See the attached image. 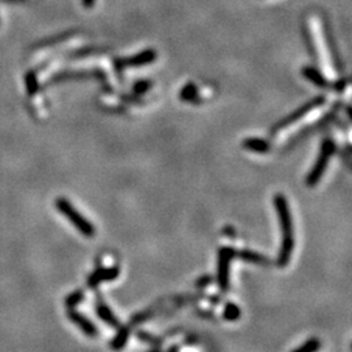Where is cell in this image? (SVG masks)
<instances>
[{
    "mask_svg": "<svg viewBox=\"0 0 352 352\" xmlns=\"http://www.w3.org/2000/svg\"><path fill=\"white\" fill-rule=\"evenodd\" d=\"M274 208L276 211L279 225L282 230V244L276 256V265L279 268H286L290 264L295 248V236H293V222L291 215L287 198L282 193H276L274 197Z\"/></svg>",
    "mask_w": 352,
    "mask_h": 352,
    "instance_id": "cell-3",
    "label": "cell"
},
{
    "mask_svg": "<svg viewBox=\"0 0 352 352\" xmlns=\"http://www.w3.org/2000/svg\"><path fill=\"white\" fill-rule=\"evenodd\" d=\"M82 302H84V292H82L81 290H77L67 296V299H65V305H67L68 309H73L77 305L81 304Z\"/></svg>",
    "mask_w": 352,
    "mask_h": 352,
    "instance_id": "cell-18",
    "label": "cell"
},
{
    "mask_svg": "<svg viewBox=\"0 0 352 352\" xmlns=\"http://www.w3.org/2000/svg\"><path fill=\"white\" fill-rule=\"evenodd\" d=\"M325 104H326V98L325 97H317L313 101L308 102L302 108H299L296 113L286 118L285 120L278 123L274 127L271 136L274 138H279L282 136L292 135V133L299 132V129L308 127L316 121L317 119L322 118L325 113Z\"/></svg>",
    "mask_w": 352,
    "mask_h": 352,
    "instance_id": "cell-2",
    "label": "cell"
},
{
    "mask_svg": "<svg viewBox=\"0 0 352 352\" xmlns=\"http://www.w3.org/2000/svg\"><path fill=\"white\" fill-rule=\"evenodd\" d=\"M234 258H236V249L232 247H222L218 251L217 282L222 292L230 291V270Z\"/></svg>",
    "mask_w": 352,
    "mask_h": 352,
    "instance_id": "cell-6",
    "label": "cell"
},
{
    "mask_svg": "<svg viewBox=\"0 0 352 352\" xmlns=\"http://www.w3.org/2000/svg\"><path fill=\"white\" fill-rule=\"evenodd\" d=\"M96 312H97V314H98L99 319H101L104 324H107L108 326H111V327L120 326V321H119V319L116 317L115 313L110 309V307H108L106 303L102 302V300H98V303H97Z\"/></svg>",
    "mask_w": 352,
    "mask_h": 352,
    "instance_id": "cell-11",
    "label": "cell"
},
{
    "mask_svg": "<svg viewBox=\"0 0 352 352\" xmlns=\"http://www.w3.org/2000/svg\"><path fill=\"white\" fill-rule=\"evenodd\" d=\"M137 339L140 342H142V343H146L149 344V346H153V347H161L162 344H163V339L159 338V337L154 336V334H152V332H147V331H144V330H140V331H137Z\"/></svg>",
    "mask_w": 352,
    "mask_h": 352,
    "instance_id": "cell-16",
    "label": "cell"
},
{
    "mask_svg": "<svg viewBox=\"0 0 352 352\" xmlns=\"http://www.w3.org/2000/svg\"><path fill=\"white\" fill-rule=\"evenodd\" d=\"M223 234H225V236L230 237V239H234V237H235V230L231 227V226H227V227L223 228Z\"/></svg>",
    "mask_w": 352,
    "mask_h": 352,
    "instance_id": "cell-22",
    "label": "cell"
},
{
    "mask_svg": "<svg viewBox=\"0 0 352 352\" xmlns=\"http://www.w3.org/2000/svg\"><path fill=\"white\" fill-rule=\"evenodd\" d=\"M243 147L253 153H258V154H266L270 152L271 144L264 138L249 137L243 141Z\"/></svg>",
    "mask_w": 352,
    "mask_h": 352,
    "instance_id": "cell-13",
    "label": "cell"
},
{
    "mask_svg": "<svg viewBox=\"0 0 352 352\" xmlns=\"http://www.w3.org/2000/svg\"><path fill=\"white\" fill-rule=\"evenodd\" d=\"M150 85H152V82L150 81H138L135 84V91L138 94H142V93H146L147 90H149Z\"/></svg>",
    "mask_w": 352,
    "mask_h": 352,
    "instance_id": "cell-21",
    "label": "cell"
},
{
    "mask_svg": "<svg viewBox=\"0 0 352 352\" xmlns=\"http://www.w3.org/2000/svg\"><path fill=\"white\" fill-rule=\"evenodd\" d=\"M308 41H309L310 52L317 60L320 67L324 69V75L329 80H337L339 67L337 64L336 55L331 48L329 35L325 30L322 20L316 14H309L305 20Z\"/></svg>",
    "mask_w": 352,
    "mask_h": 352,
    "instance_id": "cell-1",
    "label": "cell"
},
{
    "mask_svg": "<svg viewBox=\"0 0 352 352\" xmlns=\"http://www.w3.org/2000/svg\"><path fill=\"white\" fill-rule=\"evenodd\" d=\"M82 3H84V6L86 8H91L94 6V3H96V0H82Z\"/></svg>",
    "mask_w": 352,
    "mask_h": 352,
    "instance_id": "cell-24",
    "label": "cell"
},
{
    "mask_svg": "<svg viewBox=\"0 0 352 352\" xmlns=\"http://www.w3.org/2000/svg\"><path fill=\"white\" fill-rule=\"evenodd\" d=\"M131 336L129 326H119L118 332L110 342V347L114 351H121L128 343Z\"/></svg>",
    "mask_w": 352,
    "mask_h": 352,
    "instance_id": "cell-14",
    "label": "cell"
},
{
    "mask_svg": "<svg viewBox=\"0 0 352 352\" xmlns=\"http://www.w3.org/2000/svg\"><path fill=\"white\" fill-rule=\"evenodd\" d=\"M169 352H179V347L178 346H172L171 348H170Z\"/></svg>",
    "mask_w": 352,
    "mask_h": 352,
    "instance_id": "cell-25",
    "label": "cell"
},
{
    "mask_svg": "<svg viewBox=\"0 0 352 352\" xmlns=\"http://www.w3.org/2000/svg\"><path fill=\"white\" fill-rule=\"evenodd\" d=\"M302 73H303V76H304L305 79L308 80V81H310L312 84H314L316 86H320V87H330L331 86V82H330V80L327 79V77L325 76L324 73H322L321 70L317 69V68L309 67V65H307V67L303 68Z\"/></svg>",
    "mask_w": 352,
    "mask_h": 352,
    "instance_id": "cell-10",
    "label": "cell"
},
{
    "mask_svg": "<svg viewBox=\"0 0 352 352\" xmlns=\"http://www.w3.org/2000/svg\"><path fill=\"white\" fill-rule=\"evenodd\" d=\"M68 319L73 322V324L84 332L85 336L91 337V338L98 336V327L96 326L94 322H91L90 320L87 319L86 316L82 314V313L77 312V310L75 309H69L68 310Z\"/></svg>",
    "mask_w": 352,
    "mask_h": 352,
    "instance_id": "cell-8",
    "label": "cell"
},
{
    "mask_svg": "<svg viewBox=\"0 0 352 352\" xmlns=\"http://www.w3.org/2000/svg\"><path fill=\"white\" fill-rule=\"evenodd\" d=\"M119 275H120V269L118 266L98 268L87 278V286L90 288H97L101 283H104V282L115 281Z\"/></svg>",
    "mask_w": 352,
    "mask_h": 352,
    "instance_id": "cell-7",
    "label": "cell"
},
{
    "mask_svg": "<svg viewBox=\"0 0 352 352\" xmlns=\"http://www.w3.org/2000/svg\"><path fill=\"white\" fill-rule=\"evenodd\" d=\"M55 206L59 210V213H62L73 225V227L76 228L77 231L81 232L84 236L93 237L96 235V228H94L93 223L89 222L67 198L59 197L55 201Z\"/></svg>",
    "mask_w": 352,
    "mask_h": 352,
    "instance_id": "cell-4",
    "label": "cell"
},
{
    "mask_svg": "<svg viewBox=\"0 0 352 352\" xmlns=\"http://www.w3.org/2000/svg\"><path fill=\"white\" fill-rule=\"evenodd\" d=\"M208 300L211 303V304H214V305L219 304V303H220V298H219V296H218V295H217V296H215V295L209 296Z\"/></svg>",
    "mask_w": 352,
    "mask_h": 352,
    "instance_id": "cell-23",
    "label": "cell"
},
{
    "mask_svg": "<svg viewBox=\"0 0 352 352\" xmlns=\"http://www.w3.org/2000/svg\"><path fill=\"white\" fill-rule=\"evenodd\" d=\"M147 352H162V349H159V347H154V348L150 349V351Z\"/></svg>",
    "mask_w": 352,
    "mask_h": 352,
    "instance_id": "cell-26",
    "label": "cell"
},
{
    "mask_svg": "<svg viewBox=\"0 0 352 352\" xmlns=\"http://www.w3.org/2000/svg\"><path fill=\"white\" fill-rule=\"evenodd\" d=\"M321 347V342L317 338H309L307 342L302 344V346L296 347L291 352H317Z\"/></svg>",
    "mask_w": 352,
    "mask_h": 352,
    "instance_id": "cell-17",
    "label": "cell"
},
{
    "mask_svg": "<svg viewBox=\"0 0 352 352\" xmlns=\"http://www.w3.org/2000/svg\"><path fill=\"white\" fill-rule=\"evenodd\" d=\"M236 257L244 262H249V264H256V265L268 266L270 264V260L266 256L258 252L251 251V249H240L236 251Z\"/></svg>",
    "mask_w": 352,
    "mask_h": 352,
    "instance_id": "cell-12",
    "label": "cell"
},
{
    "mask_svg": "<svg viewBox=\"0 0 352 352\" xmlns=\"http://www.w3.org/2000/svg\"><path fill=\"white\" fill-rule=\"evenodd\" d=\"M180 97H181V99H183V101L197 102V99H196V98H198L197 87H196L195 85H192V84L187 85L183 90H181Z\"/></svg>",
    "mask_w": 352,
    "mask_h": 352,
    "instance_id": "cell-19",
    "label": "cell"
},
{
    "mask_svg": "<svg viewBox=\"0 0 352 352\" xmlns=\"http://www.w3.org/2000/svg\"><path fill=\"white\" fill-rule=\"evenodd\" d=\"M336 153V144L332 140H325L321 145V149H320V154L316 159L314 166L312 167V170L308 174L307 179H305V183H307L308 187H316L317 184L320 183V180L324 176L325 171L327 169V164H329L330 158L334 155Z\"/></svg>",
    "mask_w": 352,
    "mask_h": 352,
    "instance_id": "cell-5",
    "label": "cell"
},
{
    "mask_svg": "<svg viewBox=\"0 0 352 352\" xmlns=\"http://www.w3.org/2000/svg\"><path fill=\"white\" fill-rule=\"evenodd\" d=\"M211 283H213V276L209 275V274H205V275H201L200 278L195 282V287L198 288V290H203V288L209 287Z\"/></svg>",
    "mask_w": 352,
    "mask_h": 352,
    "instance_id": "cell-20",
    "label": "cell"
},
{
    "mask_svg": "<svg viewBox=\"0 0 352 352\" xmlns=\"http://www.w3.org/2000/svg\"><path fill=\"white\" fill-rule=\"evenodd\" d=\"M242 316V310H240V307L235 303H227L223 308V319L226 321H237Z\"/></svg>",
    "mask_w": 352,
    "mask_h": 352,
    "instance_id": "cell-15",
    "label": "cell"
},
{
    "mask_svg": "<svg viewBox=\"0 0 352 352\" xmlns=\"http://www.w3.org/2000/svg\"><path fill=\"white\" fill-rule=\"evenodd\" d=\"M155 59H157V52L152 50V48H147V50L142 51V52L135 55V57H129L120 60L119 65H121V67H141V65L150 64Z\"/></svg>",
    "mask_w": 352,
    "mask_h": 352,
    "instance_id": "cell-9",
    "label": "cell"
}]
</instances>
